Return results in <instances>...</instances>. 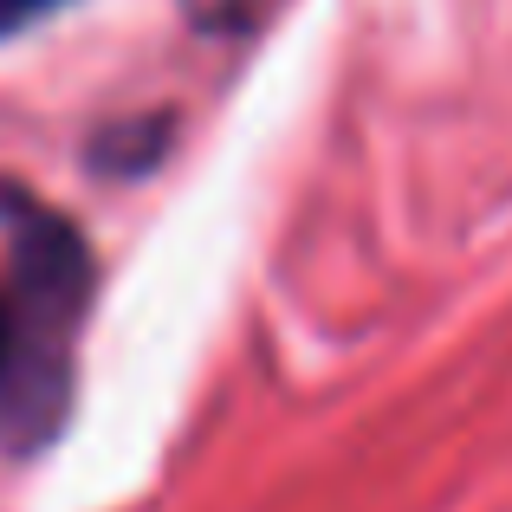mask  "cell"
Returning a JSON list of instances; mask_svg holds the SVG:
<instances>
[{
    "label": "cell",
    "instance_id": "6da1fadb",
    "mask_svg": "<svg viewBox=\"0 0 512 512\" xmlns=\"http://www.w3.org/2000/svg\"><path fill=\"white\" fill-rule=\"evenodd\" d=\"M7 370H13V292L0 286V383H7Z\"/></svg>",
    "mask_w": 512,
    "mask_h": 512
},
{
    "label": "cell",
    "instance_id": "7a4b0ae2",
    "mask_svg": "<svg viewBox=\"0 0 512 512\" xmlns=\"http://www.w3.org/2000/svg\"><path fill=\"white\" fill-rule=\"evenodd\" d=\"M39 7H52V0H0V26H20V20H33Z\"/></svg>",
    "mask_w": 512,
    "mask_h": 512
}]
</instances>
